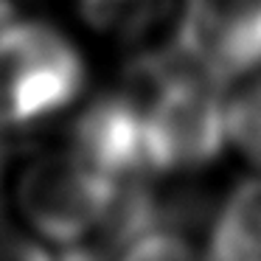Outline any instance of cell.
I'll use <instances>...</instances> for the list:
<instances>
[{"label":"cell","mask_w":261,"mask_h":261,"mask_svg":"<svg viewBox=\"0 0 261 261\" xmlns=\"http://www.w3.org/2000/svg\"><path fill=\"white\" fill-rule=\"evenodd\" d=\"M177 51V48H174ZM146 90V163L158 174L211 166L227 143V101L214 76L177 59H146L138 68Z\"/></svg>","instance_id":"1"},{"label":"cell","mask_w":261,"mask_h":261,"mask_svg":"<svg viewBox=\"0 0 261 261\" xmlns=\"http://www.w3.org/2000/svg\"><path fill=\"white\" fill-rule=\"evenodd\" d=\"M82 87V54L59 29L34 20L0 25V129L59 113Z\"/></svg>","instance_id":"2"},{"label":"cell","mask_w":261,"mask_h":261,"mask_svg":"<svg viewBox=\"0 0 261 261\" xmlns=\"http://www.w3.org/2000/svg\"><path fill=\"white\" fill-rule=\"evenodd\" d=\"M118 186L73 152H51L23 171L17 202L40 236L70 247L87 242L101 227Z\"/></svg>","instance_id":"3"},{"label":"cell","mask_w":261,"mask_h":261,"mask_svg":"<svg viewBox=\"0 0 261 261\" xmlns=\"http://www.w3.org/2000/svg\"><path fill=\"white\" fill-rule=\"evenodd\" d=\"M177 51L216 82L258 70L261 0H186Z\"/></svg>","instance_id":"4"},{"label":"cell","mask_w":261,"mask_h":261,"mask_svg":"<svg viewBox=\"0 0 261 261\" xmlns=\"http://www.w3.org/2000/svg\"><path fill=\"white\" fill-rule=\"evenodd\" d=\"M70 152L115 182L149 171L146 90L138 85L90 101L70 126Z\"/></svg>","instance_id":"5"},{"label":"cell","mask_w":261,"mask_h":261,"mask_svg":"<svg viewBox=\"0 0 261 261\" xmlns=\"http://www.w3.org/2000/svg\"><path fill=\"white\" fill-rule=\"evenodd\" d=\"M211 261H261V180H247L227 197L208 242Z\"/></svg>","instance_id":"6"},{"label":"cell","mask_w":261,"mask_h":261,"mask_svg":"<svg viewBox=\"0 0 261 261\" xmlns=\"http://www.w3.org/2000/svg\"><path fill=\"white\" fill-rule=\"evenodd\" d=\"M171 0H79L82 17L101 34L138 37L166 14Z\"/></svg>","instance_id":"7"},{"label":"cell","mask_w":261,"mask_h":261,"mask_svg":"<svg viewBox=\"0 0 261 261\" xmlns=\"http://www.w3.org/2000/svg\"><path fill=\"white\" fill-rule=\"evenodd\" d=\"M118 261H211L208 250H199L182 230L158 225L138 233L118 253Z\"/></svg>","instance_id":"8"},{"label":"cell","mask_w":261,"mask_h":261,"mask_svg":"<svg viewBox=\"0 0 261 261\" xmlns=\"http://www.w3.org/2000/svg\"><path fill=\"white\" fill-rule=\"evenodd\" d=\"M227 141L250 163L261 166V79L227 101Z\"/></svg>","instance_id":"9"},{"label":"cell","mask_w":261,"mask_h":261,"mask_svg":"<svg viewBox=\"0 0 261 261\" xmlns=\"http://www.w3.org/2000/svg\"><path fill=\"white\" fill-rule=\"evenodd\" d=\"M0 261H54L40 242L14 227H0Z\"/></svg>","instance_id":"10"},{"label":"cell","mask_w":261,"mask_h":261,"mask_svg":"<svg viewBox=\"0 0 261 261\" xmlns=\"http://www.w3.org/2000/svg\"><path fill=\"white\" fill-rule=\"evenodd\" d=\"M6 141H3V129H0V182H3V174H6Z\"/></svg>","instance_id":"11"},{"label":"cell","mask_w":261,"mask_h":261,"mask_svg":"<svg viewBox=\"0 0 261 261\" xmlns=\"http://www.w3.org/2000/svg\"><path fill=\"white\" fill-rule=\"evenodd\" d=\"M9 3H6V0H0V25H3V23H6V20L9 17H12V12H9Z\"/></svg>","instance_id":"12"}]
</instances>
